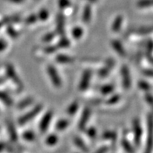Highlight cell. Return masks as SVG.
<instances>
[{"label": "cell", "mask_w": 153, "mask_h": 153, "mask_svg": "<svg viewBox=\"0 0 153 153\" xmlns=\"http://www.w3.org/2000/svg\"><path fill=\"white\" fill-rule=\"evenodd\" d=\"M46 72L48 77L50 78V81L53 85V86L56 88H60L62 86V81L61 76L59 74V72L56 67L53 65H48L46 67Z\"/></svg>", "instance_id": "1"}, {"label": "cell", "mask_w": 153, "mask_h": 153, "mask_svg": "<svg viewBox=\"0 0 153 153\" xmlns=\"http://www.w3.org/2000/svg\"><path fill=\"white\" fill-rule=\"evenodd\" d=\"M153 148V117L149 115L148 117V134L146 145L144 153H152Z\"/></svg>", "instance_id": "2"}, {"label": "cell", "mask_w": 153, "mask_h": 153, "mask_svg": "<svg viewBox=\"0 0 153 153\" xmlns=\"http://www.w3.org/2000/svg\"><path fill=\"white\" fill-rule=\"evenodd\" d=\"M43 106L42 105H37L36 106L34 107L30 112H27V113L21 117L20 118H19L18 120V124L20 126H23V125H25L26 123H27L29 121L32 120L34 117H36L37 115L39 114L41 111L42 110Z\"/></svg>", "instance_id": "3"}, {"label": "cell", "mask_w": 153, "mask_h": 153, "mask_svg": "<svg viewBox=\"0 0 153 153\" xmlns=\"http://www.w3.org/2000/svg\"><path fill=\"white\" fill-rule=\"evenodd\" d=\"M6 75L8 76L9 78L11 79V81L14 83L16 86L19 87L20 88H22L23 85H22V81H20V77L17 75V74L16 73V71H15L14 67H13L11 64H7L6 66Z\"/></svg>", "instance_id": "4"}, {"label": "cell", "mask_w": 153, "mask_h": 153, "mask_svg": "<svg viewBox=\"0 0 153 153\" xmlns=\"http://www.w3.org/2000/svg\"><path fill=\"white\" fill-rule=\"evenodd\" d=\"M121 78H122V85L126 90L131 88V74L128 67L126 65H123L120 70Z\"/></svg>", "instance_id": "5"}, {"label": "cell", "mask_w": 153, "mask_h": 153, "mask_svg": "<svg viewBox=\"0 0 153 153\" xmlns=\"http://www.w3.org/2000/svg\"><path fill=\"white\" fill-rule=\"evenodd\" d=\"M53 111H48L43 116L42 119L41 120V122L39 123V131L41 133H45L48 130V127L51 123V121L53 119Z\"/></svg>", "instance_id": "6"}, {"label": "cell", "mask_w": 153, "mask_h": 153, "mask_svg": "<svg viewBox=\"0 0 153 153\" xmlns=\"http://www.w3.org/2000/svg\"><path fill=\"white\" fill-rule=\"evenodd\" d=\"M91 76H92V72L90 70H87L83 73L81 76V81L79 83L78 88L81 91H85L89 87L90 82H91Z\"/></svg>", "instance_id": "7"}, {"label": "cell", "mask_w": 153, "mask_h": 153, "mask_svg": "<svg viewBox=\"0 0 153 153\" xmlns=\"http://www.w3.org/2000/svg\"><path fill=\"white\" fill-rule=\"evenodd\" d=\"M133 132L135 144L139 146L141 144V136H142V128H141L140 121L137 119L134 120L133 122Z\"/></svg>", "instance_id": "8"}, {"label": "cell", "mask_w": 153, "mask_h": 153, "mask_svg": "<svg viewBox=\"0 0 153 153\" xmlns=\"http://www.w3.org/2000/svg\"><path fill=\"white\" fill-rule=\"evenodd\" d=\"M91 111L89 108H85L83 111L82 114H81V119L79 120L78 123V128L81 131L85 130L86 128L87 123L88 122L89 119H90V117H91Z\"/></svg>", "instance_id": "9"}, {"label": "cell", "mask_w": 153, "mask_h": 153, "mask_svg": "<svg viewBox=\"0 0 153 153\" xmlns=\"http://www.w3.org/2000/svg\"><path fill=\"white\" fill-rule=\"evenodd\" d=\"M115 65V61L113 59H109L105 62V66L103 67L99 71V76L101 77H105L107 75L109 74V72L112 71V69L113 68Z\"/></svg>", "instance_id": "10"}, {"label": "cell", "mask_w": 153, "mask_h": 153, "mask_svg": "<svg viewBox=\"0 0 153 153\" xmlns=\"http://www.w3.org/2000/svg\"><path fill=\"white\" fill-rule=\"evenodd\" d=\"M56 30L59 34L64 36L65 34V20L62 14H59L56 18Z\"/></svg>", "instance_id": "11"}, {"label": "cell", "mask_w": 153, "mask_h": 153, "mask_svg": "<svg viewBox=\"0 0 153 153\" xmlns=\"http://www.w3.org/2000/svg\"><path fill=\"white\" fill-rule=\"evenodd\" d=\"M92 16V9L90 5H87L85 6L82 13V20L83 22L86 24H88L91 20Z\"/></svg>", "instance_id": "12"}, {"label": "cell", "mask_w": 153, "mask_h": 153, "mask_svg": "<svg viewBox=\"0 0 153 153\" xmlns=\"http://www.w3.org/2000/svg\"><path fill=\"white\" fill-rule=\"evenodd\" d=\"M123 24V17L122 16H117L115 20H113V24H112V30L113 32L117 33L122 28Z\"/></svg>", "instance_id": "13"}, {"label": "cell", "mask_w": 153, "mask_h": 153, "mask_svg": "<svg viewBox=\"0 0 153 153\" xmlns=\"http://www.w3.org/2000/svg\"><path fill=\"white\" fill-rule=\"evenodd\" d=\"M112 46L113 49L117 52L120 56H126V50L123 48V45L121 44L118 40L112 41Z\"/></svg>", "instance_id": "14"}, {"label": "cell", "mask_w": 153, "mask_h": 153, "mask_svg": "<svg viewBox=\"0 0 153 153\" xmlns=\"http://www.w3.org/2000/svg\"><path fill=\"white\" fill-rule=\"evenodd\" d=\"M56 61L59 63L66 64V63H71V62H74V58L71 56H68V55L59 54L56 58Z\"/></svg>", "instance_id": "15"}, {"label": "cell", "mask_w": 153, "mask_h": 153, "mask_svg": "<svg viewBox=\"0 0 153 153\" xmlns=\"http://www.w3.org/2000/svg\"><path fill=\"white\" fill-rule=\"evenodd\" d=\"M74 141L75 145H76L79 149H81V151L86 153L88 152H89L88 148V146H87L86 144L84 142V141H83L82 139L80 138V137H74Z\"/></svg>", "instance_id": "16"}, {"label": "cell", "mask_w": 153, "mask_h": 153, "mask_svg": "<svg viewBox=\"0 0 153 153\" xmlns=\"http://www.w3.org/2000/svg\"><path fill=\"white\" fill-rule=\"evenodd\" d=\"M33 102H34V99L31 98V97H29L27 99L20 101V102L18 103V105H17V108H18L19 109H24V108H26V107L31 105Z\"/></svg>", "instance_id": "17"}, {"label": "cell", "mask_w": 153, "mask_h": 153, "mask_svg": "<svg viewBox=\"0 0 153 153\" xmlns=\"http://www.w3.org/2000/svg\"><path fill=\"white\" fill-rule=\"evenodd\" d=\"M69 124H70V121H69L68 120L62 119L57 122L56 125V130H58V131H63V130L66 129V128H67Z\"/></svg>", "instance_id": "18"}, {"label": "cell", "mask_w": 153, "mask_h": 153, "mask_svg": "<svg viewBox=\"0 0 153 153\" xmlns=\"http://www.w3.org/2000/svg\"><path fill=\"white\" fill-rule=\"evenodd\" d=\"M71 34H72L73 38L77 40V39H80L83 36L84 30L81 28V27H76L73 29L72 31H71Z\"/></svg>", "instance_id": "19"}, {"label": "cell", "mask_w": 153, "mask_h": 153, "mask_svg": "<svg viewBox=\"0 0 153 153\" xmlns=\"http://www.w3.org/2000/svg\"><path fill=\"white\" fill-rule=\"evenodd\" d=\"M8 131L10 133V136L13 141L17 140V133L16 132L14 125L13 124L12 122H9L8 123Z\"/></svg>", "instance_id": "20"}, {"label": "cell", "mask_w": 153, "mask_h": 153, "mask_svg": "<svg viewBox=\"0 0 153 153\" xmlns=\"http://www.w3.org/2000/svg\"><path fill=\"white\" fill-rule=\"evenodd\" d=\"M0 101H2L7 105H11L13 104V100L10 98V95L6 92L0 91Z\"/></svg>", "instance_id": "21"}, {"label": "cell", "mask_w": 153, "mask_h": 153, "mask_svg": "<svg viewBox=\"0 0 153 153\" xmlns=\"http://www.w3.org/2000/svg\"><path fill=\"white\" fill-rule=\"evenodd\" d=\"M114 86L113 85H105L104 86H102L100 88V92L102 94V95H109L110 93L113 92L114 91Z\"/></svg>", "instance_id": "22"}, {"label": "cell", "mask_w": 153, "mask_h": 153, "mask_svg": "<svg viewBox=\"0 0 153 153\" xmlns=\"http://www.w3.org/2000/svg\"><path fill=\"white\" fill-rule=\"evenodd\" d=\"M58 141V137L56 134H49L45 139V144L49 146H53L56 145Z\"/></svg>", "instance_id": "23"}, {"label": "cell", "mask_w": 153, "mask_h": 153, "mask_svg": "<svg viewBox=\"0 0 153 153\" xmlns=\"http://www.w3.org/2000/svg\"><path fill=\"white\" fill-rule=\"evenodd\" d=\"M122 145H123V149L127 153H134V149L133 146L131 145V143L127 141V139L122 140Z\"/></svg>", "instance_id": "24"}, {"label": "cell", "mask_w": 153, "mask_h": 153, "mask_svg": "<svg viewBox=\"0 0 153 153\" xmlns=\"http://www.w3.org/2000/svg\"><path fill=\"white\" fill-rule=\"evenodd\" d=\"M134 32L138 34H146L149 33L153 32V26L149 27H141V28L137 29V30H134Z\"/></svg>", "instance_id": "25"}, {"label": "cell", "mask_w": 153, "mask_h": 153, "mask_svg": "<svg viewBox=\"0 0 153 153\" xmlns=\"http://www.w3.org/2000/svg\"><path fill=\"white\" fill-rule=\"evenodd\" d=\"M79 108V104L78 102H73L70 106L67 108V113L69 115V116H73V115H74L75 113H76V111Z\"/></svg>", "instance_id": "26"}, {"label": "cell", "mask_w": 153, "mask_h": 153, "mask_svg": "<svg viewBox=\"0 0 153 153\" xmlns=\"http://www.w3.org/2000/svg\"><path fill=\"white\" fill-rule=\"evenodd\" d=\"M137 6L140 8H146L153 6V0H139L137 2Z\"/></svg>", "instance_id": "27"}, {"label": "cell", "mask_w": 153, "mask_h": 153, "mask_svg": "<svg viewBox=\"0 0 153 153\" xmlns=\"http://www.w3.org/2000/svg\"><path fill=\"white\" fill-rule=\"evenodd\" d=\"M70 45H71L70 40H69L68 38L63 37V38L59 41V42L58 43V45H57V46L59 48H68V47L70 46Z\"/></svg>", "instance_id": "28"}, {"label": "cell", "mask_w": 153, "mask_h": 153, "mask_svg": "<svg viewBox=\"0 0 153 153\" xmlns=\"http://www.w3.org/2000/svg\"><path fill=\"white\" fill-rule=\"evenodd\" d=\"M38 20H42V21H45L46 20H48V17H49V14H48V10H42L40 12L38 13Z\"/></svg>", "instance_id": "29"}, {"label": "cell", "mask_w": 153, "mask_h": 153, "mask_svg": "<svg viewBox=\"0 0 153 153\" xmlns=\"http://www.w3.org/2000/svg\"><path fill=\"white\" fill-rule=\"evenodd\" d=\"M120 99V95H118V94H116V95H112V96L106 101V103L108 105H114V104H117V103L119 102Z\"/></svg>", "instance_id": "30"}, {"label": "cell", "mask_w": 153, "mask_h": 153, "mask_svg": "<svg viewBox=\"0 0 153 153\" xmlns=\"http://www.w3.org/2000/svg\"><path fill=\"white\" fill-rule=\"evenodd\" d=\"M23 137H24V140L28 141H34V138H35V135L33 133L32 131H27L26 132H24V134H23Z\"/></svg>", "instance_id": "31"}, {"label": "cell", "mask_w": 153, "mask_h": 153, "mask_svg": "<svg viewBox=\"0 0 153 153\" xmlns=\"http://www.w3.org/2000/svg\"><path fill=\"white\" fill-rule=\"evenodd\" d=\"M58 4L59 7L61 10H65L71 6V2H70V0H59Z\"/></svg>", "instance_id": "32"}, {"label": "cell", "mask_w": 153, "mask_h": 153, "mask_svg": "<svg viewBox=\"0 0 153 153\" xmlns=\"http://www.w3.org/2000/svg\"><path fill=\"white\" fill-rule=\"evenodd\" d=\"M103 138L105 139H110V140H114L117 137V134L114 131H105V133L102 134Z\"/></svg>", "instance_id": "33"}, {"label": "cell", "mask_w": 153, "mask_h": 153, "mask_svg": "<svg viewBox=\"0 0 153 153\" xmlns=\"http://www.w3.org/2000/svg\"><path fill=\"white\" fill-rule=\"evenodd\" d=\"M38 20V16L37 15H30L25 20V24L27 25H31V24H35L37 20Z\"/></svg>", "instance_id": "34"}, {"label": "cell", "mask_w": 153, "mask_h": 153, "mask_svg": "<svg viewBox=\"0 0 153 153\" xmlns=\"http://www.w3.org/2000/svg\"><path fill=\"white\" fill-rule=\"evenodd\" d=\"M55 38V34L53 32H50L45 34L42 38V41L44 42H51Z\"/></svg>", "instance_id": "35"}, {"label": "cell", "mask_w": 153, "mask_h": 153, "mask_svg": "<svg viewBox=\"0 0 153 153\" xmlns=\"http://www.w3.org/2000/svg\"><path fill=\"white\" fill-rule=\"evenodd\" d=\"M7 33H8L10 37H12L13 38H17L19 35V33L17 32V30H16L15 29L13 28V27H9L7 29Z\"/></svg>", "instance_id": "36"}, {"label": "cell", "mask_w": 153, "mask_h": 153, "mask_svg": "<svg viewBox=\"0 0 153 153\" xmlns=\"http://www.w3.org/2000/svg\"><path fill=\"white\" fill-rule=\"evenodd\" d=\"M87 134L88 136L89 137H91V138H93V137H95V135H96V130L95 128H93V127H91V128H89L86 131Z\"/></svg>", "instance_id": "37"}, {"label": "cell", "mask_w": 153, "mask_h": 153, "mask_svg": "<svg viewBox=\"0 0 153 153\" xmlns=\"http://www.w3.org/2000/svg\"><path fill=\"white\" fill-rule=\"evenodd\" d=\"M145 99H146V101H147V102L149 103V105L153 109V96L152 95H150V94H146L145 95Z\"/></svg>", "instance_id": "38"}, {"label": "cell", "mask_w": 153, "mask_h": 153, "mask_svg": "<svg viewBox=\"0 0 153 153\" xmlns=\"http://www.w3.org/2000/svg\"><path fill=\"white\" fill-rule=\"evenodd\" d=\"M7 47V42H6V41L4 39H0V52H2V51H4L5 49Z\"/></svg>", "instance_id": "39"}, {"label": "cell", "mask_w": 153, "mask_h": 153, "mask_svg": "<svg viewBox=\"0 0 153 153\" xmlns=\"http://www.w3.org/2000/svg\"><path fill=\"white\" fill-rule=\"evenodd\" d=\"M143 74L145 76L153 77V70H145L143 71Z\"/></svg>", "instance_id": "40"}, {"label": "cell", "mask_w": 153, "mask_h": 153, "mask_svg": "<svg viewBox=\"0 0 153 153\" xmlns=\"http://www.w3.org/2000/svg\"><path fill=\"white\" fill-rule=\"evenodd\" d=\"M149 84H147V83L145 82H143V81H141V82L139 83V87L141 88V89H145V90H147V89H149Z\"/></svg>", "instance_id": "41"}, {"label": "cell", "mask_w": 153, "mask_h": 153, "mask_svg": "<svg viewBox=\"0 0 153 153\" xmlns=\"http://www.w3.org/2000/svg\"><path fill=\"white\" fill-rule=\"evenodd\" d=\"M108 151V148L107 147H102L101 149H99L97 152H95V153H106Z\"/></svg>", "instance_id": "42"}, {"label": "cell", "mask_w": 153, "mask_h": 153, "mask_svg": "<svg viewBox=\"0 0 153 153\" xmlns=\"http://www.w3.org/2000/svg\"><path fill=\"white\" fill-rule=\"evenodd\" d=\"M6 1L13 2V3H22L24 2V0H6Z\"/></svg>", "instance_id": "43"}, {"label": "cell", "mask_w": 153, "mask_h": 153, "mask_svg": "<svg viewBox=\"0 0 153 153\" xmlns=\"http://www.w3.org/2000/svg\"><path fill=\"white\" fill-rule=\"evenodd\" d=\"M5 148V144L3 143H0V152L2 151V149Z\"/></svg>", "instance_id": "44"}, {"label": "cell", "mask_w": 153, "mask_h": 153, "mask_svg": "<svg viewBox=\"0 0 153 153\" xmlns=\"http://www.w3.org/2000/svg\"><path fill=\"white\" fill-rule=\"evenodd\" d=\"M4 82H5V78H3V77H0V85H2Z\"/></svg>", "instance_id": "45"}, {"label": "cell", "mask_w": 153, "mask_h": 153, "mask_svg": "<svg viewBox=\"0 0 153 153\" xmlns=\"http://www.w3.org/2000/svg\"><path fill=\"white\" fill-rule=\"evenodd\" d=\"M88 2H96L98 0H88Z\"/></svg>", "instance_id": "46"}, {"label": "cell", "mask_w": 153, "mask_h": 153, "mask_svg": "<svg viewBox=\"0 0 153 153\" xmlns=\"http://www.w3.org/2000/svg\"><path fill=\"white\" fill-rule=\"evenodd\" d=\"M35 1H38V0H35Z\"/></svg>", "instance_id": "47"}]
</instances>
